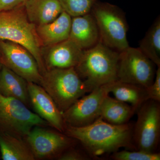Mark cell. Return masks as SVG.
Masks as SVG:
<instances>
[{
  "label": "cell",
  "mask_w": 160,
  "mask_h": 160,
  "mask_svg": "<svg viewBox=\"0 0 160 160\" xmlns=\"http://www.w3.org/2000/svg\"><path fill=\"white\" fill-rule=\"evenodd\" d=\"M133 128L129 123L113 125L99 118L88 126H66L65 132L69 137L79 141L91 158H97L131 147Z\"/></svg>",
  "instance_id": "cell-1"
},
{
  "label": "cell",
  "mask_w": 160,
  "mask_h": 160,
  "mask_svg": "<svg viewBox=\"0 0 160 160\" xmlns=\"http://www.w3.org/2000/svg\"><path fill=\"white\" fill-rule=\"evenodd\" d=\"M119 52L101 42L84 50L76 71L83 80L88 92L118 80Z\"/></svg>",
  "instance_id": "cell-2"
},
{
  "label": "cell",
  "mask_w": 160,
  "mask_h": 160,
  "mask_svg": "<svg viewBox=\"0 0 160 160\" xmlns=\"http://www.w3.org/2000/svg\"><path fill=\"white\" fill-rule=\"evenodd\" d=\"M0 40L10 41L26 48L34 57L41 74L46 72L42 54V46L36 26L28 19L24 5L0 12Z\"/></svg>",
  "instance_id": "cell-3"
},
{
  "label": "cell",
  "mask_w": 160,
  "mask_h": 160,
  "mask_svg": "<svg viewBox=\"0 0 160 160\" xmlns=\"http://www.w3.org/2000/svg\"><path fill=\"white\" fill-rule=\"evenodd\" d=\"M42 76L40 86L62 112L89 92L74 68L49 69Z\"/></svg>",
  "instance_id": "cell-4"
},
{
  "label": "cell",
  "mask_w": 160,
  "mask_h": 160,
  "mask_svg": "<svg viewBox=\"0 0 160 160\" xmlns=\"http://www.w3.org/2000/svg\"><path fill=\"white\" fill-rule=\"evenodd\" d=\"M90 13L97 24L101 42L118 52L129 47L128 23L125 13L119 7L98 1Z\"/></svg>",
  "instance_id": "cell-5"
},
{
  "label": "cell",
  "mask_w": 160,
  "mask_h": 160,
  "mask_svg": "<svg viewBox=\"0 0 160 160\" xmlns=\"http://www.w3.org/2000/svg\"><path fill=\"white\" fill-rule=\"evenodd\" d=\"M48 124L21 101L0 94V132L25 137L33 127Z\"/></svg>",
  "instance_id": "cell-6"
},
{
  "label": "cell",
  "mask_w": 160,
  "mask_h": 160,
  "mask_svg": "<svg viewBox=\"0 0 160 160\" xmlns=\"http://www.w3.org/2000/svg\"><path fill=\"white\" fill-rule=\"evenodd\" d=\"M155 66L138 48L129 46L119 52L117 80L147 88L154 81Z\"/></svg>",
  "instance_id": "cell-7"
},
{
  "label": "cell",
  "mask_w": 160,
  "mask_h": 160,
  "mask_svg": "<svg viewBox=\"0 0 160 160\" xmlns=\"http://www.w3.org/2000/svg\"><path fill=\"white\" fill-rule=\"evenodd\" d=\"M160 102L148 100L137 109L132 141L138 150L156 152L160 141Z\"/></svg>",
  "instance_id": "cell-8"
},
{
  "label": "cell",
  "mask_w": 160,
  "mask_h": 160,
  "mask_svg": "<svg viewBox=\"0 0 160 160\" xmlns=\"http://www.w3.org/2000/svg\"><path fill=\"white\" fill-rule=\"evenodd\" d=\"M0 61L3 66L27 82L40 85L42 76L34 57L25 47L10 41L0 40Z\"/></svg>",
  "instance_id": "cell-9"
},
{
  "label": "cell",
  "mask_w": 160,
  "mask_h": 160,
  "mask_svg": "<svg viewBox=\"0 0 160 160\" xmlns=\"http://www.w3.org/2000/svg\"><path fill=\"white\" fill-rule=\"evenodd\" d=\"M109 93L106 84L80 98L62 112L66 126L83 127L94 122L100 118L102 103Z\"/></svg>",
  "instance_id": "cell-10"
},
{
  "label": "cell",
  "mask_w": 160,
  "mask_h": 160,
  "mask_svg": "<svg viewBox=\"0 0 160 160\" xmlns=\"http://www.w3.org/2000/svg\"><path fill=\"white\" fill-rule=\"evenodd\" d=\"M35 158L58 157L71 146L72 140L62 132L35 126L26 136Z\"/></svg>",
  "instance_id": "cell-11"
},
{
  "label": "cell",
  "mask_w": 160,
  "mask_h": 160,
  "mask_svg": "<svg viewBox=\"0 0 160 160\" xmlns=\"http://www.w3.org/2000/svg\"><path fill=\"white\" fill-rule=\"evenodd\" d=\"M30 103L37 114L58 131L65 132L66 125L62 112L52 98L38 84L28 82Z\"/></svg>",
  "instance_id": "cell-12"
},
{
  "label": "cell",
  "mask_w": 160,
  "mask_h": 160,
  "mask_svg": "<svg viewBox=\"0 0 160 160\" xmlns=\"http://www.w3.org/2000/svg\"><path fill=\"white\" fill-rule=\"evenodd\" d=\"M83 51L69 39L42 48V56L46 70L75 68L79 62Z\"/></svg>",
  "instance_id": "cell-13"
},
{
  "label": "cell",
  "mask_w": 160,
  "mask_h": 160,
  "mask_svg": "<svg viewBox=\"0 0 160 160\" xmlns=\"http://www.w3.org/2000/svg\"><path fill=\"white\" fill-rule=\"evenodd\" d=\"M69 39L83 50L90 49L100 42L97 24L91 13L72 18Z\"/></svg>",
  "instance_id": "cell-14"
},
{
  "label": "cell",
  "mask_w": 160,
  "mask_h": 160,
  "mask_svg": "<svg viewBox=\"0 0 160 160\" xmlns=\"http://www.w3.org/2000/svg\"><path fill=\"white\" fill-rule=\"evenodd\" d=\"M24 6L28 19L36 26L52 22L64 11L58 0H27Z\"/></svg>",
  "instance_id": "cell-15"
},
{
  "label": "cell",
  "mask_w": 160,
  "mask_h": 160,
  "mask_svg": "<svg viewBox=\"0 0 160 160\" xmlns=\"http://www.w3.org/2000/svg\"><path fill=\"white\" fill-rule=\"evenodd\" d=\"M72 17L63 11L53 22L36 26L37 33L42 46H52L69 38Z\"/></svg>",
  "instance_id": "cell-16"
},
{
  "label": "cell",
  "mask_w": 160,
  "mask_h": 160,
  "mask_svg": "<svg viewBox=\"0 0 160 160\" xmlns=\"http://www.w3.org/2000/svg\"><path fill=\"white\" fill-rule=\"evenodd\" d=\"M0 94L19 100L26 106L30 103L28 82L3 65L0 72Z\"/></svg>",
  "instance_id": "cell-17"
},
{
  "label": "cell",
  "mask_w": 160,
  "mask_h": 160,
  "mask_svg": "<svg viewBox=\"0 0 160 160\" xmlns=\"http://www.w3.org/2000/svg\"><path fill=\"white\" fill-rule=\"evenodd\" d=\"M136 111L128 103L112 98L108 95L102 103L100 118L113 125H123L128 122Z\"/></svg>",
  "instance_id": "cell-18"
},
{
  "label": "cell",
  "mask_w": 160,
  "mask_h": 160,
  "mask_svg": "<svg viewBox=\"0 0 160 160\" xmlns=\"http://www.w3.org/2000/svg\"><path fill=\"white\" fill-rule=\"evenodd\" d=\"M109 93L111 92L115 98L128 103L136 110L148 100L146 88L130 83L116 80L107 84Z\"/></svg>",
  "instance_id": "cell-19"
},
{
  "label": "cell",
  "mask_w": 160,
  "mask_h": 160,
  "mask_svg": "<svg viewBox=\"0 0 160 160\" xmlns=\"http://www.w3.org/2000/svg\"><path fill=\"white\" fill-rule=\"evenodd\" d=\"M0 151L3 160H33L34 155L22 138L0 132Z\"/></svg>",
  "instance_id": "cell-20"
},
{
  "label": "cell",
  "mask_w": 160,
  "mask_h": 160,
  "mask_svg": "<svg viewBox=\"0 0 160 160\" xmlns=\"http://www.w3.org/2000/svg\"><path fill=\"white\" fill-rule=\"evenodd\" d=\"M141 51L157 67L160 66V18H156L138 47Z\"/></svg>",
  "instance_id": "cell-21"
},
{
  "label": "cell",
  "mask_w": 160,
  "mask_h": 160,
  "mask_svg": "<svg viewBox=\"0 0 160 160\" xmlns=\"http://www.w3.org/2000/svg\"><path fill=\"white\" fill-rule=\"evenodd\" d=\"M64 12L72 18L80 16L91 12L98 0H58Z\"/></svg>",
  "instance_id": "cell-22"
},
{
  "label": "cell",
  "mask_w": 160,
  "mask_h": 160,
  "mask_svg": "<svg viewBox=\"0 0 160 160\" xmlns=\"http://www.w3.org/2000/svg\"><path fill=\"white\" fill-rule=\"evenodd\" d=\"M110 158L115 160H160V153L138 149L136 151L123 150L113 152Z\"/></svg>",
  "instance_id": "cell-23"
},
{
  "label": "cell",
  "mask_w": 160,
  "mask_h": 160,
  "mask_svg": "<svg viewBox=\"0 0 160 160\" xmlns=\"http://www.w3.org/2000/svg\"><path fill=\"white\" fill-rule=\"evenodd\" d=\"M146 89L148 100L160 102V66L158 67L156 71L153 82Z\"/></svg>",
  "instance_id": "cell-24"
},
{
  "label": "cell",
  "mask_w": 160,
  "mask_h": 160,
  "mask_svg": "<svg viewBox=\"0 0 160 160\" xmlns=\"http://www.w3.org/2000/svg\"><path fill=\"white\" fill-rule=\"evenodd\" d=\"M89 155H86L74 149H66L58 157L60 160H85L91 159Z\"/></svg>",
  "instance_id": "cell-25"
},
{
  "label": "cell",
  "mask_w": 160,
  "mask_h": 160,
  "mask_svg": "<svg viewBox=\"0 0 160 160\" xmlns=\"http://www.w3.org/2000/svg\"><path fill=\"white\" fill-rule=\"evenodd\" d=\"M27 0H0V12L7 11L24 5Z\"/></svg>",
  "instance_id": "cell-26"
},
{
  "label": "cell",
  "mask_w": 160,
  "mask_h": 160,
  "mask_svg": "<svg viewBox=\"0 0 160 160\" xmlns=\"http://www.w3.org/2000/svg\"><path fill=\"white\" fill-rule=\"evenodd\" d=\"M2 64L1 63V61H0V72H1V69H2Z\"/></svg>",
  "instance_id": "cell-27"
}]
</instances>
